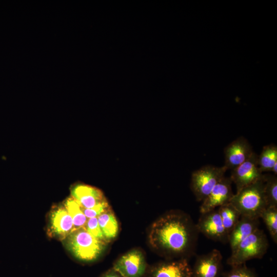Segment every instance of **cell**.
Masks as SVG:
<instances>
[{
    "label": "cell",
    "instance_id": "1",
    "mask_svg": "<svg viewBox=\"0 0 277 277\" xmlns=\"http://www.w3.org/2000/svg\"><path fill=\"white\" fill-rule=\"evenodd\" d=\"M199 233L188 214L173 210L153 223L148 239L152 249L167 260L188 259L195 252Z\"/></svg>",
    "mask_w": 277,
    "mask_h": 277
},
{
    "label": "cell",
    "instance_id": "17",
    "mask_svg": "<svg viewBox=\"0 0 277 277\" xmlns=\"http://www.w3.org/2000/svg\"><path fill=\"white\" fill-rule=\"evenodd\" d=\"M258 165L261 172H271L275 163H277V146L270 144L263 147L258 155Z\"/></svg>",
    "mask_w": 277,
    "mask_h": 277
},
{
    "label": "cell",
    "instance_id": "8",
    "mask_svg": "<svg viewBox=\"0 0 277 277\" xmlns=\"http://www.w3.org/2000/svg\"><path fill=\"white\" fill-rule=\"evenodd\" d=\"M199 232L213 241L227 243L228 234L226 231L217 209L202 213L196 224Z\"/></svg>",
    "mask_w": 277,
    "mask_h": 277
},
{
    "label": "cell",
    "instance_id": "6",
    "mask_svg": "<svg viewBox=\"0 0 277 277\" xmlns=\"http://www.w3.org/2000/svg\"><path fill=\"white\" fill-rule=\"evenodd\" d=\"M148 266L143 251L135 248L117 258L112 267L124 277H144Z\"/></svg>",
    "mask_w": 277,
    "mask_h": 277
},
{
    "label": "cell",
    "instance_id": "20",
    "mask_svg": "<svg viewBox=\"0 0 277 277\" xmlns=\"http://www.w3.org/2000/svg\"><path fill=\"white\" fill-rule=\"evenodd\" d=\"M264 191L267 207H277V177L271 174H263Z\"/></svg>",
    "mask_w": 277,
    "mask_h": 277
},
{
    "label": "cell",
    "instance_id": "21",
    "mask_svg": "<svg viewBox=\"0 0 277 277\" xmlns=\"http://www.w3.org/2000/svg\"><path fill=\"white\" fill-rule=\"evenodd\" d=\"M261 218L265 223L270 235L277 243V207H267L261 213Z\"/></svg>",
    "mask_w": 277,
    "mask_h": 277
},
{
    "label": "cell",
    "instance_id": "9",
    "mask_svg": "<svg viewBox=\"0 0 277 277\" xmlns=\"http://www.w3.org/2000/svg\"><path fill=\"white\" fill-rule=\"evenodd\" d=\"M144 277H191L188 259L167 260L149 266Z\"/></svg>",
    "mask_w": 277,
    "mask_h": 277
},
{
    "label": "cell",
    "instance_id": "15",
    "mask_svg": "<svg viewBox=\"0 0 277 277\" xmlns=\"http://www.w3.org/2000/svg\"><path fill=\"white\" fill-rule=\"evenodd\" d=\"M259 219L241 216L236 225L228 235V243L231 252L244 240L259 228Z\"/></svg>",
    "mask_w": 277,
    "mask_h": 277
},
{
    "label": "cell",
    "instance_id": "13",
    "mask_svg": "<svg viewBox=\"0 0 277 277\" xmlns=\"http://www.w3.org/2000/svg\"><path fill=\"white\" fill-rule=\"evenodd\" d=\"M254 152L247 139L240 136L225 147L224 166L227 170H232L247 160Z\"/></svg>",
    "mask_w": 277,
    "mask_h": 277
},
{
    "label": "cell",
    "instance_id": "16",
    "mask_svg": "<svg viewBox=\"0 0 277 277\" xmlns=\"http://www.w3.org/2000/svg\"><path fill=\"white\" fill-rule=\"evenodd\" d=\"M97 219L106 242L108 243L113 241L118 234L119 225L111 207L99 215Z\"/></svg>",
    "mask_w": 277,
    "mask_h": 277
},
{
    "label": "cell",
    "instance_id": "4",
    "mask_svg": "<svg viewBox=\"0 0 277 277\" xmlns=\"http://www.w3.org/2000/svg\"><path fill=\"white\" fill-rule=\"evenodd\" d=\"M269 243L264 231L258 228L238 245L227 261L231 267L245 264L249 260L261 259L266 253Z\"/></svg>",
    "mask_w": 277,
    "mask_h": 277
},
{
    "label": "cell",
    "instance_id": "24",
    "mask_svg": "<svg viewBox=\"0 0 277 277\" xmlns=\"http://www.w3.org/2000/svg\"><path fill=\"white\" fill-rule=\"evenodd\" d=\"M109 207H110V206L107 201L93 208L86 209L82 207V209L86 217L89 219L95 217H97Z\"/></svg>",
    "mask_w": 277,
    "mask_h": 277
},
{
    "label": "cell",
    "instance_id": "7",
    "mask_svg": "<svg viewBox=\"0 0 277 277\" xmlns=\"http://www.w3.org/2000/svg\"><path fill=\"white\" fill-rule=\"evenodd\" d=\"M258 158V154L254 152L247 160L231 170L230 178L235 185L236 192L262 177Z\"/></svg>",
    "mask_w": 277,
    "mask_h": 277
},
{
    "label": "cell",
    "instance_id": "14",
    "mask_svg": "<svg viewBox=\"0 0 277 277\" xmlns=\"http://www.w3.org/2000/svg\"><path fill=\"white\" fill-rule=\"evenodd\" d=\"M71 197L82 208H93L107 200L99 189L85 184H77L71 190Z\"/></svg>",
    "mask_w": 277,
    "mask_h": 277
},
{
    "label": "cell",
    "instance_id": "22",
    "mask_svg": "<svg viewBox=\"0 0 277 277\" xmlns=\"http://www.w3.org/2000/svg\"><path fill=\"white\" fill-rule=\"evenodd\" d=\"M223 277H258L253 270L248 268L246 263L231 266V269L222 273Z\"/></svg>",
    "mask_w": 277,
    "mask_h": 277
},
{
    "label": "cell",
    "instance_id": "10",
    "mask_svg": "<svg viewBox=\"0 0 277 277\" xmlns=\"http://www.w3.org/2000/svg\"><path fill=\"white\" fill-rule=\"evenodd\" d=\"M222 259L221 252L215 249L198 256L191 268V277H220L223 273Z\"/></svg>",
    "mask_w": 277,
    "mask_h": 277
},
{
    "label": "cell",
    "instance_id": "5",
    "mask_svg": "<svg viewBox=\"0 0 277 277\" xmlns=\"http://www.w3.org/2000/svg\"><path fill=\"white\" fill-rule=\"evenodd\" d=\"M224 166L207 165L194 171L191 174L190 188L198 202H202L214 187L225 176Z\"/></svg>",
    "mask_w": 277,
    "mask_h": 277
},
{
    "label": "cell",
    "instance_id": "18",
    "mask_svg": "<svg viewBox=\"0 0 277 277\" xmlns=\"http://www.w3.org/2000/svg\"><path fill=\"white\" fill-rule=\"evenodd\" d=\"M224 227L228 235L239 221L241 215L229 203L217 208Z\"/></svg>",
    "mask_w": 277,
    "mask_h": 277
},
{
    "label": "cell",
    "instance_id": "11",
    "mask_svg": "<svg viewBox=\"0 0 277 277\" xmlns=\"http://www.w3.org/2000/svg\"><path fill=\"white\" fill-rule=\"evenodd\" d=\"M49 217L48 233L51 237L64 241L74 230L72 218L64 205L53 208Z\"/></svg>",
    "mask_w": 277,
    "mask_h": 277
},
{
    "label": "cell",
    "instance_id": "23",
    "mask_svg": "<svg viewBox=\"0 0 277 277\" xmlns=\"http://www.w3.org/2000/svg\"><path fill=\"white\" fill-rule=\"evenodd\" d=\"M84 228L93 237L106 242L99 226L97 217L88 219Z\"/></svg>",
    "mask_w": 277,
    "mask_h": 277
},
{
    "label": "cell",
    "instance_id": "12",
    "mask_svg": "<svg viewBox=\"0 0 277 277\" xmlns=\"http://www.w3.org/2000/svg\"><path fill=\"white\" fill-rule=\"evenodd\" d=\"M230 177L224 176L212 189L200 207L201 213H204L230 202L234 194Z\"/></svg>",
    "mask_w": 277,
    "mask_h": 277
},
{
    "label": "cell",
    "instance_id": "3",
    "mask_svg": "<svg viewBox=\"0 0 277 277\" xmlns=\"http://www.w3.org/2000/svg\"><path fill=\"white\" fill-rule=\"evenodd\" d=\"M264 186L263 174L260 179L234 194L230 203L241 216L260 219L262 211L267 207Z\"/></svg>",
    "mask_w": 277,
    "mask_h": 277
},
{
    "label": "cell",
    "instance_id": "2",
    "mask_svg": "<svg viewBox=\"0 0 277 277\" xmlns=\"http://www.w3.org/2000/svg\"><path fill=\"white\" fill-rule=\"evenodd\" d=\"M72 256L84 263L95 262L107 249L108 243L90 234L84 227L74 230L64 241Z\"/></svg>",
    "mask_w": 277,
    "mask_h": 277
},
{
    "label": "cell",
    "instance_id": "19",
    "mask_svg": "<svg viewBox=\"0 0 277 277\" xmlns=\"http://www.w3.org/2000/svg\"><path fill=\"white\" fill-rule=\"evenodd\" d=\"M64 206L72 218L74 230L84 227L88 219L81 206L71 197L65 201Z\"/></svg>",
    "mask_w": 277,
    "mask_h": 277
},
{
    "label": "cell",
    "instance_id": "25",
    "mask_svg": "<svg viewBox=\"0 0 277 277\" xmlns=\"http://www.w3.org/2000/svg\"><path fill=\"white\" fill-rule=\"evenodd\" d=\"M100 277H124L117 270L113 267L110 268L103 273Z\"/></svg>",
    "mask_w": 277,
    "mask_h": 277
}]
</instances>
